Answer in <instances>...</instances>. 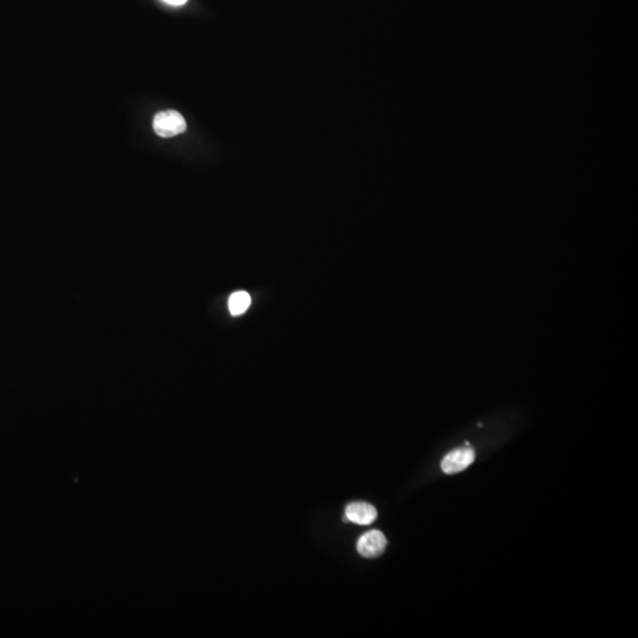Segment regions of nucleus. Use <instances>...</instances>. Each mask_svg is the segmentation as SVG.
Returning a JSON list of instances; mask_svg holds the SVG:
<instances>
[{"label": "nucleus", "mask_w": 638, "mask_h": 638, "mask_svg": "<svg viewBox=\"0 0 638 638\" xmlns=\"http://www.w3.org/2000/svg\"><path fill=\"white\" fill-rule=\"evenodd\" d=\"M153 128L158 135L163 139H169L180 135L187 129L186 121L183 116L175 110L161 111L155 116Z\"/></svg>", "instance_id": "nucleus-1"}, {"label": "nucleus", "mask_w": 638, "mask_h": 638, "mask_svg": "<svg viewBox=\"0 0 638 638\" xmlns=\"http://www.w3.org/2000/svg\"><path fill=\"white\" fill-rule=\"evenodd\" d=\"M474 460L476 451L469 444H464L444 456V460L441 462V468L446 474L451 476L462 472L466 468L469 467Z\"/></svg>", "instance_id": "nucleus-2"}, {"label": "nucleus", "mask_w": 638, "mask_h": 638, "mask_svg": "<svg viewBox=\"0 0 638 638\" xmlns=\"http://www.w3.org/2000/svg\"><path fill=\"white\" fill-rule=\"evenodd\" d=\"M387 538L378 530H371L362 535L357 542V551L365 558H376L385 551Z\"/></svg>", "instance_id": "nucleus-3"}, {"label": "nucleus", "mask_w": 638, "mask_h": 638, "mask_svg": "<svg viewBox=\"0 0 638 638\" xmlns=\"http://www.w3.org/2000/svg\"><path fill=\"white\" fill-rule=\"evenodd\" d=\"M377 519V510L367 503H350L345 508V521L357 525H370Z\"/></svg>", "instance_id": "nucleus-4"}, {"label": "nucleus", "mask_w": 638, "mask_h": 638, "mask_svg": "<svg viewBox=\"0 0 638 638\" xmlns=\"http://www.w3.org/2000/svg\"><path fill=\"white\" fill-rule=\"evenodd\" d=\"M251 305V296L245 291H238L228 299V309L233 316L245 313Z\"/></svg>", "instance_id": "nucleus-5"}, {"label": "nucleus", "mask_w": 638, "mask_h": 638, "mask_svg": "<svg viewBox=\"0 0 638 638\" xmlns=\"http://www.w3.org/2000/svg\"><path fill=\"white\" fill-rule=\"evenodd\" d=\"M163 1H166L167 4L174 5V6H181L187 3V0H163Z\"/></svg>", "instance_id": "nucleus-6"}]
</instances>
